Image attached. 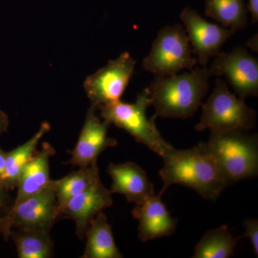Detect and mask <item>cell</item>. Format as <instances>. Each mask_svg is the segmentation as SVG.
Wrapping results in <instances>:
<instances>
[{
    "label": "cell",
    "instance_id": "1",
    "mask_svg": "<svg viewBox=\"0 0 258 258\" xmlns=\"http://www.w3.org/2000/svg\"><path fill=\"white\" fill-rule=\"evenodd\" d=\"M163 160L164 166L159 175L165 191L171 185L181 184L195 190L206 200L215 201L227 187L205 143L186 150L174 149Z\"/></svg>",
    "mask_w": 258,
    "mask_h": 258
},
{
    "label": "cell",
    "instance_id": "2",
    "mask_svg": "<svg viewBox=\"0 0 258 258\" xmlns=\"http://www.w3.org/2000/svg\"><path fill=\"white\" fill-rule=\"evenodd\" d=\"M207 66L171 76H156L147 90L149 106L161 118L186 119L193 116L209 90Z\"/></svg>",
    "mask_w": 258,
    "mask_h": 258
},
{
    "label": "cell",
    "instance_id": "3",
    "mask_svg": "<svg viewBox=\"0 0 258 258\" xmlns=\"http://www.w3.org/2000/svg\"><path fill=\"white\" fill-rule=\"evenodd\" d=\"M247 131L211 132L205 146L215 159L225 184L232 186L258 174V138Z\"/></svg>",
    "mask_w": 258,
    "mask_h": 258
},
{
    "label": "cell",
    "instance_id": "4",
    "mask_svg": "<svg viewBox=\"0 0 258 258\" xmlns=\"http://www.w3.org/2000/svg\"><path fill=\"white\" fill-rule=\"evenodd\" d=\"M149 106L147 90L139 93L135 103L120 101L98 107L101 116L110 124H114L130 134L136 142L144 144L162 159L175 148L163 138L156 125L157 115L148 118L146 111Z\"/></svg>",
    "mask_w": 258,
    "mask_h": 258
},
{
    "label": "cell",
    "instance_id": "5",
    "mask_svg": "<svg viewBox=\"0 0 258 258\" xmlns=\"http://www.w3.org/2000/svg\"><path fill=\"white\" fill-rule=\"evenodd\" d=\"M256 121V112L244 100L232 94L225 81L217 79L213 91L203 105L201 119L195 129L198 132L249 131L255 126Z\"/></svg>",
    "mask_w": 258,
    "mask_h": 258
},
{
    "label": "cell",
    "instance_id": "6",
    "mask_svg": "<svg viewBox=\"0 0 258 258\" xmlns=\"http://www.w3.org/2000/svg\"><path fill=\"white\" fill-rule=\"evenodd\" d=\"M197 62L186 30L177 24L167 25L159 32L142 69L156 76H171L182 70L191 71Z\"/></svg>",
    "mask_w": 258,
    "mask_h": 258
},
{
    "label": "cell",
    "instance_id": "7",
    "mask_svg": "<svg viewBox=\"0 0 258 258\" xmlns=\"http://www.w3.org/2000/svg\"><path fill=\"white\" fill-rule=\"evenodd\" d=\"M60 217L52 180L46 188L11 207L0 217V234L8 241L13 230L50 232Z\"/></svg>",
    "mask_w": 258,
    "mask_h": 258
},
{
    "label": "cell",
    "instance_id": "8",
    "mask_svg": "<svg viewBox=\"0 0 258 258\" xmlns=\"http://www.w3.org/2000/svg\"><path fill=\"white\" fill-rule=\"evenodd\" d=\"M137 62L129 52H123L105 67L88 76L83 87L91 102L98 107L120 101L134 74Z\"/></svg>",
    "mask_w": 258,
    "mask_h": 258
},
{
    "label": "cell",
    "instance_id": "9",
    "mask_svg": "<svg viewBox=\"0 0 258 258\" xmlns=\"http://www.w3.org/2000/svg\"><path fill=\"white\" fill-rule=\"evenodd\" d=\"M209 71L211 76H225L240 98L258 96V60L244 47H236L228 53L220 52Z\"/></svg>",
    "mask_w": 258,
    "mask_h": 258
},
{
    "label": "cell",
    "instance_id": "10",
    "mask_svg": "<svg viewBox=\"0 0 258 258\" xmlns=\"http://www.w3.org/2000/svg\"><path fill=\"white\" fill-rule=\"evenodd\" d=\"M180 19L192 45L191 50L198 56L199 63L203 66H207L210 59L220 53L222 45L235 32L232 29L207 21L189 7L182 10Z\"/></svg>",
    "mask_w": 258,
    "mask_h": 258
},
{
    "label": "cell",
    "instance_id": "11",
    "mask_svg": "<svg viewBox=\"0 0 258 258\" xmlns=\"http://www.w3.org/2000/svg\"><path fill=\"white\" fill-rule=\"evenodd\" d=\"M96 107L91 106L78 139L76 147L69 152L71 157L66 164L78 167L91 165L98 160V156L109 147H115L118 142L108 137L110 124L106 120L101 121L97 116Z\"/></svg>",
    "mask_w": 258,
    "mask_h": 258
},
{
    "label": "cell",
    "instance_id": "12",
    "mask_svg": "<svg viewBox=\"0 0 258 258\" xmlns=\"http://www.w3.org/2000/svg\"><path fill=\"white\" fill-rule=\"evenodd\" d=\"M113 205L111 192L98 179L89 187L76 195L59 210L61 217L71 219L76 224V234L84 240L90 223L98 213Z\"/></svg>",
    "mask_w": 258,
    "mask_h": 258
},
{
    "label": "cell",
    "instance_id": "13",
    "mask_svg": "<svg viewBox=\"0 0 258 258\" xmlns=\"http://www.w3.org/2000/svg\"><path fill=\"white\" fill-rule=\"evenodd\" d=\"M165 190L153 195L132 210V215L139 221V239L142 242L168 237L175 232L177 219L172 218L161 197Z\"/></svg>",
    "mask_w": 258,
    "mask_h": 258
},
{
    "label": "cell",
    "instance_id": "14",
    "mask_svg": "<svg viewBox=\"0 0 258 258\" xmlns=\"http://www.w3.org/2000/svg\"><path fill=\"white\" fill-rule=\"evenodd\" d=\"M107 171L113 181L110 191L123 195L128 203L140 205L154 195V184L135 163H111Z\"/></svg>",
    "mask_w": 258,
    "mask_h": 258
},
{
    "label": "cell",
    "instance_id": "15",
    "mask_svg": "<svg viewBox=\"0 0 258 258\" xmlns=\"http://www.w3.org/2000/svg\"><path fill=\"white\" fill-rule=\"evenodd\" d=\"M55 154V149L50 143H42V149L37 151L20 174L17 186L18 193L11 207L17 206L50 184V159Z\"/></svg>",
    "mask_w": 258,
    "mask_h": 258
},
{
    "label": "cell",
    "instance_id": "16",
    "mask_svg": "<svg viewBox=\"0 0 258 258\" xmlns=\"http://www.w3.org/2000/svg\"><path fill=\"white\" fill-rule=\"evenodd\" d=\"M86 247L83 258H122L113 238L111 226L105 214L98 213L86 231Z\"/></svg>",
    "mask_w": 258,
    "mask_h": 258
},
{
    "label": "cell",
    "instance_id": "17",
    "mask_svg": "<svg viewBox=\"0 0 258 258\" xmlns=\"http://www.w3.org/2000/svg\"><path fill=\"white\" fill-rule=\"evenodd\" d=\"M50 130L49 123L43 122L39 130L28 142L7 152L6 168L2 181L3 187L8 191L17 188L24 168L37 152V147L40 139Z\"/></svg>",
    "mask_w": 258,
    "mask_h": 258
},
{
    "label": "cell",
    "instance_id": "18",
    "mask_svg": "<svg viewBox=\"0 0 258 258\" xmlns=\"http://www.w3.org/2000/svg\"><path fill=\"white\" fill-rule=\"evenodd\" d=\"M97 163L98 160L93 161L90 166L79 167V170L71 173L62 179L52 180L58 210L63 208L71 199L99 179V169Z\"/></svg>",
    "mask_w": 258,
    "mask_h": 258
},
{
    "label": "cell",
    "instance_id": "19",
    "mask_svg": "<svg viewBox=\"0 0 258 258\" xmlns=\"http://www.w3.org/2000/svg\"><path fill=\"white\" fill-rule=\"evenodd\" d=\"M10 238L14 242L18 257L50 258L54 256L53 242L47 231L13 230Z\"/></svg>",
    "mask_w": 258,
    "mask_h": 258
},
{
    "label": "cell",
    "instance_id": "20",
    "mask_svg": "<svg viewBox=\"0 0 258 258\" xmlns=\"http://www.w3.org/2000/svg\"><path fill=\"white\" fill-rule=\"evenodd\" d=\"M238 239L235 238L227 225L207 232L195 247L193 258H228L234 254Z\"/></svg>",
    "mask_w": 258,
    "mask_h": 258
},
{
    "label": "cell",
    "instance_id": "21",
    "mask_svg": "<svg viewBox=\"0 0 258 258\" xmlns=\"http://www.w3.org/2000/svg\"><path fill=\"white\" fill-rule=\"evenodd\" d=\"M205 15L215 19L224 28L236 32L247 27L245 0H205Z\"/></svg>",
    "mask_w": 258,
    "mask_h": 258
},
{
    "label": "cell",
    "instance_id": "22",
    "mask_svg": "<svg viewBox=\"0 0 258 258\" xmlns=\"http://www.w3.org/2000/svg\"><path fill=\"white\" fill-rule=\"evenodd\" d=\"M244 225L245 227V234L242 237H247L252 247L254 253L258 255V220L255 219H247L244 220Z\"/></svg>",
    "mask_w": 258,
    "mask_h": 258
},
{
    "label": "cell",
    "instance_id": "23",
    "mask_svg": "<svg viewBox=\"0 0 258 258\" xmlns=\"http://www.w3.org/2000/svg\"><path fill=\"white\" fill-rule=\"evenodd\" d=\"M13 203L8 190L0 186V217L7 213L11 208Z\"/></svg>",
    "mask_w": 258,
    "mask_h": 258
},
{
    "label": "cell",
    "instance_id": "24",
    "mask_svg": "<svg viewBox=\"0 0 258 258\" xmlns=\"http://www.w3.org/2000/svg\"><path fill=\"white\" fill-rule=\"evenodd\" d=\"M247 12L251 15V22L256 24L258 21V0H248V3L246 5Z\"/></svg>",
    "mask_w": 258,
    "mask_h": 258
},
{
    "label": "cell",
    "instance_id": "25",
    "mask_svg": "<svg viewBox=\"0 0 258 258\" xmlns=\"http://www.w3.org/2000/svg\"><path fill=\"white\" fill-rule=\"evenodd\" d=\"M9 124L8 115L3 110L0 109V136L8 132Z\"/></svg>",
    "mask_w": 258,
    "mask_h": 258
},
{
    "label": "cell",
    "instance_id": "26",
    "mask_svg": "<svg viewBox=\"0 0 258 258\" xmlns=\"http://www.w3.org/2000/svg\"><path fill=\"white\" fill-rule=\"evenodd\" d=\"M7 152L0 147V186H2L5 168H6ZM4 188V187H3Z\"/></svg>",
    "mask_w": 258,
    "mask_h": 258
},
{
    "label": "cell",
    "instance_id": "27",
    "mask_svg": "<svg viewBox=\"0 0 258 258\" xmlns=\"http://www.w3.org/2000/svg\"><path fill=\"white\" fill-rule=\"evenodd\" d=\"M257 34H256L255 35H254L252 38L249 39L248 41L246 43V46L249 47V49H251L254 52H257Z\"/></svg>",
    "mask_w": 258,
    "mask_h": 258
}]
</instances>
